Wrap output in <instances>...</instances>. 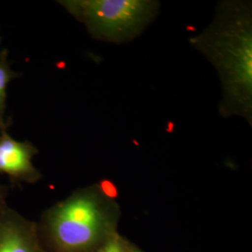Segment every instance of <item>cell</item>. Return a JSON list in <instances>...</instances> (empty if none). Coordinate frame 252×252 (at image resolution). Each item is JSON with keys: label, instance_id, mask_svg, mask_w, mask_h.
Instances as JSON below:
<instances>
[{"label": "cell", "instance_id": "obj_3", "mask_svg": "<svg viewBox=\"0 0 252 252\" xmlns=\"http://www.w3.org/2000/svg\"><path fill=\"white\" fill-rule=\"evenodd\" d=\"M58 3L86 27L94 39L115 44L132 41L159 13L153 0H62Z\"/></svg>", "mask_w": 252, "mask_h": 252}, {"label": "cell", "instance_id": "obj_10", "mask_svg": "<svg viewBox=\"0 0 252 252\" xmlns=\"http://www.w3.org/2000/svg\"><path fill=\"white\" fill-rule=\"evenodd\" d=\"M1 41H2V37L0 36V43H1Z\"/></svg>", "mask_w": 252, "mask_h": 252}, {"label": "cell", "instance_id": "obj_9", "mask_svg": "<svg viewBox=\"0 0 252 252\" xmlns=\"http://www.w3.org/2000/svg\"><path fill=\"white\" fill-rule=\"evenodd\" d=\"M128 252H144L141 249H139L136 245L135 244L131 243L130 242V245H129V250H128Z\"/></svg>", "mask_w": 252, "mask_h": 252}, {"label": "cell", "instance_id": "obj_2", "mask_svg": "<svg viewBox=\"0 0 252 252\" xmlns=\"http://www.w3.org/2000/svg\"><path fill=\"white\" fill-rule=\"evenodd\" d=\"M122 210L115 188L94 183L48 207L36 222L47 252H93L118 232Z\"/></svg>", "mask_w": 252, "mask_h": 252}, {"label": "cell", "instance_id": "obj_7", "mask_svg": "<svg viewBox=\"0 0 252 252\" xmlns=\"http://www.w3.org/2000/svg\"><path fill=\"white\" fill-rule=\"evenodd\" d=\"M130 241L117 233L93 252H128Z\"/></svg>", "mask_w": 252, "mask_h": 252}, {"label": "cell", "instance_id": "obj_1", "mask_svg": "<svg viewBox=\"0 0 252 252\" xmlns=\"http://www.w3.org/2000/svg\"><path fill=\"white\" fill-rule=\"evenodd\" d=\"M189 43L210 61L222 86L220 113L252 124V9L249 1H220L214 20Z\"/></svg>", "mask_w": 252, "mask_h": 252}, {"label": "cell", "instance_id": "obj_5", "mask_svg": "<svg viewBox=\"0 0 252 252\" xmlns=\"http://www.w3.org/2000/svg\"><path fill=\"white\" fill-rule=\"evenodd\" d=\"M0 252H47L36 221L9 207L0 220Z\"/></svg>", "mask_w": 252, "mask_h": 252}, {"label": "cell", "instance_id": "obj_6", "mask_svg": "<svg viewBox=\"0 0 252 252\" xmlns=\"http://www.w3.org/2000/svg\"><path fill=\"white\" fill-rule=\"evenodd\" d=\"M21 76L11 68L9 60V51L3 49L0 52V131L8 130L9 123L6 120L7 90L9 83Z\"/></svg>", "mask_w": 252, "mask_h": 252}, {"label": "cell", "instance_id": "obj_8", "mask_svg": "<svg viewBox=\"0 0 252 252\" xmlns=\"http://www.w3.org/2000/svg\"><path fill=\"white\" fill-rule=\"evenodd\" d=\"M9 186L0 183V220L4 216L6 210L9 208L8 197H9Z\"/></svg>", "mask_w": 252, "mask_h": 252}, {"label": "cell", "instance_id": "obj_4", "mask_svg": "<svg viewBox=\"0 0 252 252\" xmlns=\"http://www.w3.org/2000/svg\"><path fill=\"white\" fill-rule=\"evenodd\" d=\"M37 153L33 143L14 139L8 130L0 131V175L12 184H35L42 179L33 162Z\"/></svg>", "mask_w": 252, "mask_h": 252}]
</instances>
